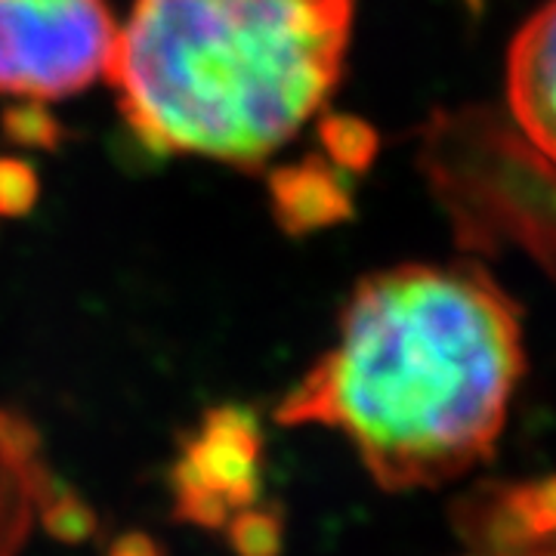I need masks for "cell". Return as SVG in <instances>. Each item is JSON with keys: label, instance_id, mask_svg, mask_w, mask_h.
Here are the masks:
<instances>
[{"label": "cell", "instance_id": "6", "mask_svg": "<svg viewBox=\"0 0 556 556\" xmlns=\"http://www.w3.org/2000/svg\"><path fill=\"white\" fill-rule=\"evenodd\" d=\"M278 207L288 223H318L325 219L331 211L343 214V192L331 186L328 177H313V174H303L294 177L291 189L278 186Z\"/></svg>", "mask_w": 556, "mask_h": 556}, {"label": "cell", "instance_id": "3", "mask_svg": "<svg viewBox=\"0 0 556 556\" xmlns=\"http://www.w3.org/2000/svg\"><path fill=\"white\" fill-rule=\"evenodd\" d=\"M118 43L105 0H0V93L65 100L102 75Z\"/></svg>", "mask_w": 556, "mask_h": 556}, {"label": "cell", "instance_id": "7", "mask_svg": "<svg viewBox=\"0 0 556 556\" xmlns=\"http://www.w3.org/2000/svg\"><path fill=\"white\" fill-rule=\"evenodd\" d=\"M31 199V177L22 164H0V211H13L25 207V201Z\"/></svg>", "mask_w": 556, "mask_h": 556}, {"label": "cell", "instance_id": "2", "mask_svg": "<svg viewBox=\"0 0 556 556\" xmlns=\"http://www.w3.org/2000/svg\"><path fill=\"white\" fill-rule=\"evenodd\" d=\"M356 0H134L109 75L149 149L254 167L338 87Z\"/></svg>", "mask_w": 556, "mask_h": 556}, {"label": "cell", "instance_id": "5", "mask_svg": "<svg viewBox=\"0 0 556 556\" xmlns=\"http://www.w3.org/2000/svg\"><path fill=\"white\" fill-rule=\"evenodd\" d=\"M464 519L470 535L489 541L492 554H541L556 538V479L477 497Z\"/></svg>", "mask_w": 556, "mask_h": 556}, {"label": "cell", "instance_id": "8", "mask_svg": "<svg viewBox=\"0 0 556 556\" xmlns=\"http://www.w3.org/2000/svg\"><path fill=\"white\" fill-rule=\"evenodd\" d=\"M479 556H507V554H479Z\"/></svg>", "mask_w": 556, "mask_h": 556}, {"label": "cell", "instance_id": "1", "mask_svg": "<svg viewBox=\"0 0 556 556\" xmlns=\"http://www.w3.org/2000/svg\"><path fill=\"white\" fill-rule=\"evenodd\" d=\"M522 375L519 309L495 278L412 263L358 281L276 417L340 433L390 492L437 489L495 452Z\"/></svg>", "mask_w": 556, "mask_h": 556}, {"label": "cell", "instance_id": "4", "mask_svg": "<svg viewBox=\"0 0 556 556\" xmlns=\"http://www.w3.org/2000/svg\"><path fill=\"white\" fill-rule=\"evenodd\" d=\"M507 102L522 137L556 164V0L538 7L510 43Z\"/></svg>", "mask_w": 556, "mask_h": 556}]
</instances>
